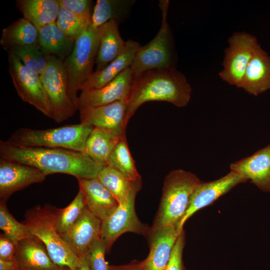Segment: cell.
I'll return each instance as SVG.
<instances>
[{
  "label": "cell",
  "mask_w": 270,
  "mask_h": 270,
  "mask_svg": "<svg viewBox=\"0 0 270 270\" xmlns=\"http://www.w3.org/2000/svg\"><path fill=\"white\" fill-rule=\"evenodd\" d=\"M16 6L23 15L38 30L56 22L60 11L58 0H18Z\"/></svg>",
  "instance_id": "24"
},
{
  "label": "cell",
  "mask_w": 270,
  "mask_h": 270,
  "mask_svg": "<svg viewBox=\"0 0 270 270\" xmlns=\"http://www.w3.org/2000/svg\"><path fill=\"white\" fill-rule=\"evenodd\" d=\"M108 166L130 180L136 181L142 179L130 152L126 136H123L116 146L110 155Z\"/></svg>",
  "instance_id": "30"
},
{
  "label": "cell",
  "mask_w": 270,
  "mask_h": 270,
  "mask_svg": "<svg viewBox=\"0 0 270 270\" xmlns=\"http://www.w3.org/2000/svg\"><path fill=\"white\" fill-rule=\"evenodd\" d=\"M16 246L4 233L0 234V260H14Z\"/></svg>",
  "instance_id": "38"
},
{
  "label": "cell",
  "mask_w": 270,
  "mask_h": 270,
  "mask_svg": "<svg viewBox=\"0 0 270 270\" xmlns=\"http://www.w3.org/2000/svg\"><path fill=\"white\" fill-rule=\"evenodd\" d=\"M83 190L86 208L102 221L109 217L118 208L119 203L98 178H77Z\"/></svg>",
  "instance_id": "19"
},
{
  "label": "cell",
  "mask_w": 270,
  "mask_h": 270,
  "mask_svg": "<svg viewBox=\"0 0 270 270\" xmlns=\"http://www.w3.org/2000/svg\"><path fill=\"white\" fill-rule=\"evenodd\" d=\"M38 30L22 18L2 30L0 44L8 52L12 48L38 44Z\"/></svg>",
  "instance_id": "26"
},
{
  "label": "cell",
  "mask_w": 270,
  "mask_h": 270,
  "mask_svg": "<svg viewBox=\"0 0 270 270\" xmlns=\"http://www.w3.org/2000/svg\"><path fill=\"white\" fill-rule=\"evenodd\" d=\"M97 178L116 199L119 204L126 200L133 190L142 187V179L130 180L108 166L100 171Z\"/></svg>",
  "instance_id": "28"
},
{
  "label": "cell",
  "mask_w": 270,
  "mask_h": 270,
  "mask_svg": "<svg viewBox=\"0 0 270 270\" xmlns=\"http://www.w3.org/2000/svg\"><path fill=\"white\" fill-rule=\"evenodd\" d=\"M46 176L35 167L0 158V203H6L14 192L32 184L44 182Z\"/></svg>",
  "instance_id": "13"
},
{
  "label": "cell",
  "mask_w": 270,
  "mask_h": 270,
  "mask_svg": "<svg viewBox=\"0 0 270 270\" xmlns=\"http://www.w3.org/2000/svg\"><path fill=\"white\" fill-rule=\"evenodd\" d=\"M126 100L79 110L80 123L109 131L118 136H126Z\"/></svg>",
  "instance_id": "14"
},
{
  "label": "cell",
  "mask_w": 270,
  "mask_h": 270,
  "mask_svg": "<svg viewBox=\"0 0 270 270\" xmlns=\"http://www.w3.org/2000/svg\"><path fill=\"white\" fill-rule=\"evenodd\" d=\"M0 270H21L14 260L6 261L0 260Z\"/></svg>",
  "instance_id": "40"
},
{
  "label": "cell",
  "mask_w": 270,
  "mask_h": 270,
  "mask_svg": "<svg viewBox=\"0 0 270 270\" xmlns=\"http://www.w3.org/2000/svg\"><path fill=\"white\" fill-rule=\"evenodd\" d=\"M122 136L94 128L87 139L84 153L96 163L107 166L111 153Z\"/></svg>",
  "instance_id": "27"
},
{
  "label": "cell",
  "mask_w": 270,
  "mask_h": 270,
  "mask_svg": "<svg viewBox=\"0 0 270 270\" xmlns=\"http://www.w3.org/2000/svg\"><path fill=\"white\" fill-rule=\"evenodd\" d=\"M94 128L82 123L45 130L20 128L6 141L17 146L62 148L84 153Z\"/></svg>",
  "instance_id": "5"
},
{
  "label": "cell",
  "mask_w": 270,
  "mask_h": 270,
  "mask_svg": "<svg viewBox=\"0 0 270 270\" xmlns=\"http://www.w3.org/2000/svg\"><path fill=\"white\" fill-rule=\"evenodd\" d=\"M59 4L72 14L82 18H92V0H58Z\"/></svg>",
  "instance_id": "36"
},
{
  "label": "cell",
  "mask_w": 270,
  "mask_h": 270,
  "mask_svg": "<svg viewBox=\"0 0 270 270\" xmlns=\"http://www.w3.org/2000/svg\"><path fill=\"white\" fill-rule=\"evenodd\" d=\"M141 46L129 40L122 52L103 69L96 70L82 86V90H96L105 86L124 70L130 67Z\"/></svg>",
  "instance_id": "22"
},
{
  "label": "cell",
  "mask_w": 270,
  "mask_h": 270,
  "mask_svg": "<svg viewBox=\"0 0 270 270\" xmlns=\"http://www.w3.org/2000/svg\"><path fill=\"white\" fill-rule=\"evenodd\" d=\"M119 22L110 20L98 27L100 40L96 60V70L103 69L118 58L124 51L126 42L118 30Z\"/></svg>",
  "instance_id": "23"
},
{
  "label": "cell",
  "mask_w": 270,
  "mask_h": 270,
  "mask_svg": "<svg viewBox=\"0 0 270 270\" xmlns=\"http://www.w3.org/2000/svg\"><path fill=\"white\" fill-rule=\"evenodd\" d=\"M8 52L16 56L26 68L40 75L46 69L50 56L45 53L38 43L14 48Z\"/></svg>",
  "instance_id": "31"
},
{
  "label": "cell",
  "mask_w": 270,
  "mask_h": 270,
  "mask_svg": "<svg viewBox=\"0 0 270 270\" xmlns=\"http://www.w3.org/2000/svg\"><path fill=\"white\" fill-rule=\"evenodd\" d=\"M230 168L262 191L270 192V144L251 156L231 163Z\"/></svg>",
  "instance_id": "18"
},
{
  "label": "cell",
  "mask_w": 270,
  "mask_h": 270,
  "mask_svg": "<svg viewBox=\"0 0 270 270\" xmlns=\"http://www.w3.org/2000/svg\"><path fill=\"white\" fill-rule=\"evenodd\" d=\"M14 260L21 270H60L52 260L43 242L34 236L16 245Z\"/></svg>",
  "instance_id": "20"
},
{
  "label": "cell",
  "mask_w": 270,
  "mask_h": 270,
  "mask_svg": "<svg viewBox=\"0 0 270 270\" xmlns=\"http://www.w3.org/2000/svg\"><path fill=\"white\" fill-rule=\"evenodd\" d=\"M109 270H142L140 262L132 260L130 264L120 266H109Z\"/></svg>",
  "instance_id": "39"
},
{
  "label": "cell",
  "mask_w": 270,
  "mask_h": 270,
  "mask_svg": "<svg viewBox=\"0 0 270 270\" xmlns=\"http://www.w3.org/2000/svg\"><path fill=\"white\" fill-rule=\"evenodd\" d=\"M83 190H79L72 201L65 208H58L56 226L60 234L70 228L86 208Z\"/></svg>",
  "instance_id": "32"
},
{
  "label": "cell",
  "mask_w": 270,
  "mask_h": 270,
  "mask_svg": "<svg viewBox=\"0 0 270 270\" xmlns=\"http://www.w3.org/2000/svg\"><path fill=\"white\" fill-rule=\"evenodd\" d=\"M0 228L16 246L20 240L34 236L24 224L9 212L6 203L0 204Z\"/></svg>",
  "instance_id": "34"
},
{
  "label": "cell",
  "mask_w": 270,
  "mask_h": 270,
  "mask_svg": "<svg viewBox=\"0 0 270 270\" xmlns=\"http://www.w3.org/2000/svg\"><path fill=\"white\" fill-rule=\"evenodd\" d=\"M140 188L133 190L126 200L109 217L102 221L100 237L106 245V252L110 251L116 239L125 232H133L144 236L148 234L150 228L139 220L135 211V198Z\"/></svg>",
  "instance_id": "11"
},
{
  "label": "cell",
  "mask_w": 270,
  "mask_h": 270,
  "mask_svg": "<svg viewBox=\"0 0 270 270\" xmlns=\"http://www.w3.org/2000/svg\"><path fill=\"white\" fill-rule=\"evenodd\" d=\"M0 158L35 167L46 176L66 174L78 178H97L105 166L83 152L62 148L22 147L0 141Z\"/></svg>",
  "instance_id": "1"
},
{
  "label": "cell",
  "mask_w": 270,
  "mask_h": 270,
  "mask_svg": "<svg viewBox=\"0 0 270 270\" xmlns=\"http://www.w3.org/2000/svg\"><path fill=\"white\" fill-rule=\"evenodd\" d=\"M247 181L248 180L243 176L231 170L216 180L208 182L200 181L192 195L184 215L176 224L179 233L184 230L183 227L186 221L195 212L212 204L235 186Z\"/></svg>",
  "instance_id": "12"
},
{
  "label": "cell",
  "mask_w": 270,
  "mask_h": 270,
  "mask_svg": "<svg viewBox=\"0 0 270 270\" xmlns=\"http://www.w3.org/2000/svg\"><path fill=\"white\" fill-rule=\"evenodd\" d=\"M192 90L184 76L174 66L142 73L134 79L126 100V124L138 108L148 102L164 101L178 107L186 106Z\"/></svg>",
  "instance_id": "2"
},
{
  "label": "cell",
  "mask_w": 270,
  "mask_h": 270,
  "mask_svg": "<svg viewBox=\"0 0 270 270\" xmlns=\"http://www.w3.org/2000/svg\"><path fill=\"white\" fill-rule=\"evenodd\" d=\"M100 40L99 28L92 24L75 42L71 54L64 60L68 84V92L73 103L78 106V91L94 72Z\"/></svg>",
  "instance_id": "6"
},
{
  "label": "cell",
  "mask_w": 270,
  "mask_h": 270,
  "mask_svg": "<svg viewBox=\"0 0 270 270\" xmlns=\"http://www.w3.org/2000/svg\"><path fill=\"white\" fill-rule=\"evenodd\" d=\"M80 259V264L75 270H92L86 256L82 257Z\"/></svg>",
  "instance_id": "41"
},
{
  "label": "cell",
  "mask_w": 270,
  "mask_h": 270,
  "mask_svg": "<svg viewBox=\"0 0 270 270\" xmlns=\"http://www.w3.org/2000/svg\"><path fill=\"white\" fill-rule=\"evenodd\" d=\"M56 24L70 39L76 42L92 24V18L78 16L60 5Z\"/></svg>",
  "instance_id": "33"
},
{
  "label": "cell",
  "mask_w": 270,
  "mask_h": 270,
  "mask_svg": "<svg viewBox=\"0 0 270 270\" xmlns=\"http://www.w3.org/2000/svg\"><path fill=\"white\" fill-rule=\"evenodd\" d=\"M38 30V43L46 54L55 56L62 60L71 54L75 42L62 32L56 22L46 25Z\"/></svg>",
  "instance_id": "25"
},
{
  "label": "cell",
  "mask_w": 270,
  "mask_h": 270,
  "mask_svg": "<svg viewBox=\"0 0 270 270\" xmlns=\"http://www.w3.org/2000/svg\"><path fill=\"white\" fill-rule=\"evenodd\" d=\"M134 79L130 67L100 88L82 90L78 97V110L127 100Z\"/></svg>",
  "instance_id": "15"
},
{
  "label": "cell",
  "mask_w": 270,
  "mask_h": 270,
  "mask_svg": "<svg viewBox=\"0 0 270 270\" xmlns=\"http://www.w3.org/2000/svg\"><path fill=\"white\" fill-rule=\"evenodd\" d=\"M106 252V245L99 237L92 243L86 256L92 270H109V266L105 260Z\"/></svg>",
  "instance_id": "35"
},
{
  "label": "cell",
  "mask_w": 270,
  "mask_h": 270,
  "mask_svg": "<svg viewBox=\"0 0 270 270\" xmlns=\"http://www.w3.org/2000/svg\"><path fill=\"white\" fill-rule=\"evenodd\" d=\"M134 2L128 0H98L92 16V26L98 28L112 20L119 22Z\"/></svg>",
  "instance_id": "29"
},
{
  "label": "cell",
  "mask_w": 270,
  "mask_h": 270,
  "mask_svg": "<svg viewBox=\"0 0 270 270\" xmlns=\"http://www.w3.org/2000/svg\"><path fill=\"white\" fill-rule=\"evenodd\" d=\"M102 220L86 208L82 214L60 236L72 252L78 258L86 256L92 243L100 236Z\"/></svg>",
  "instance_id": "17"
},
{
  "label": "cell",
  "mask_w": 270,
  "mask_h": 270,
  "mask_svg": "<svg viewBox=\"0 0 270 270\" xmlns=\"http://www.w3.org/2000/svg\"><path fill=\"white\" fill-rule=\"evenodd\" d=\"M168 6V0H160L161 26L155 37L144 46H141L137 52L130 66L134 78L151 70L174 66L170 31L166 20Z\"/></svg>",
  "instance_id": "7"
},
{
  "label": "cell",
  "mask_w": 270,
  "mask_h": 270,
  "mask_svg": "<svg viewBox=\"0 0 270 270\" xmlns=\"http://www.w3.org/2000/svg\"><path fill=\"white\" fill-rule=\"evenodd\" d=\"M58 210L50 205L36 206L26 212L22 222L34 236L43 242L56 265L75 270L80 264V259L72 252L57 232Z\"/></svg>",
  "instance_id": "4"
},
{
  "label": "cell",
  "mask_w": 270,
  "mask_h": 270,
  "mask_svg": "<svg viewBox=\"0 0 270 270\" xmlns=\"http://www.w3.org/2000/svg\"><path fill=\"white\" fill-rule=\"evenodd\" d=\"M40 76L52 108V119L60 123L73 116L78 108L68 94L64 60L50 55L47 66Z\"/></svg>",
  "instance_id": "8"
},
{
  "label": "cell",
  "mask_w": 270,
  "mask_h": 270,
  "mask_svg": "<svg viewBox=\"0 0 270 270\" xmlns=\"http://www.w3.org/2000/svg\"><path fill=\"white\" fill-rule=\"evenodd\" d=\"M240 88L255 96L270 89V56L260 44L247 66Z\"/></svg>",
  "instance_id": "21"
},
{
  "label": "cell",
  "mask_w": 270,
  "mask_h": 270,
  "mask_svg": "<svg viewBox=\"0 0 270 270\" xmlns=\"http://www.w3.org/2000/svg\"><path fill=\"white\" fill-rule=\"evenodd\" d=\"M224 50L222 70L219 76L224 82L238 88L247 66L259 44L256 38L244 32H236L228 39Z\"/></svg>",
  "instance_id": "9"
},
{
  "label": "cell",
  "mask_w": 270,
  "mask_h": 270,
  "mask_svg": "<svg viewBox=\"0 0 270 270\" xmlns=\"http://www.w3.org/2000/svg\"><path fill=\"white\" fill-rule=\"evenodd\" d=\"M60 270H70L66 268H62Z\"/></svg>",
  "instance_id": "42"
},
{
  "label": "cell",
  "mask_w": 270,
  "mask_h": 270,
  "mask_svg": "<svg viewBox=\"0 0 270 270\" xmlns=\"http://www.w3.org/2000/svg\"><path fill=\"white\" fill-rule=\"evenodd\" d=\"M180 234L176 224L150 228L147 235L150 252L146 259L140 262L142 270H165Z\"/></svg>",
  "instance_id": "16"
},
{
  "label": "cell",
  "mask_w": 270,
  "mask_h": 270,
  "mask_svg": "<svg viewBox=\"0 0 270 270\" xmlns=\"http://www.w3.org/2000/svg\"><path fill=\"white\" fill-rule=\"evenodd\" d=\"M9 72L20 99L52 118V112L40 76L26 68L15 55L9 54Z\"/></svg>",
  "instance_id": "10"
},
{
  "label": "cell",
  "mask_w": 270,
  "mask_h": 270,
  "mask_svg": "<svg viewBox=\"0 0 270 270\" xmlns=\"http://www.w3.org/2000/svg\"><path fill=\"white\" fill-rule=\"evenodd\" d=\"M200 182L191 172L172 170L166 176L160 204L152 228L177 224L184 215L192 195Z\"/></svg>",
  "instance_id": "3"
},
{
  "label": "cell",
  "mask_w": 270,
  "mask_h": 270,
  "mask_svg": "<svg viewBox=\"0 0 270 270\" xmlns=\"http://www.w3.org/2000/svg\"><path fill=\"white\" fill-rule=\"evenodd\" d=\"M184 244L185 234L183 230L177 239L170 262L165 270H186L182 260Z\"/></svg>",
  "instance_id": "37"
}]
</instances>
